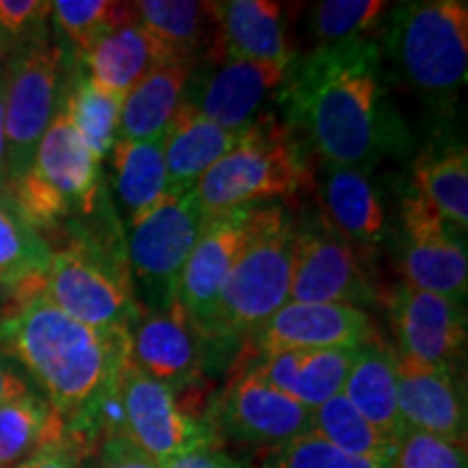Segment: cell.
Returning <instances> with one entry per match:
<instances>
[{"label":"cell","mask_w":468,"mask_h":468,"mask_svg":"<svg viewBox=\"0 0 468 468\" xmlns=\"http://www.w3.org/2000/svg\"><path fill=\"white\" fill-rule=\"evenodd\" d=\"M52 250L35 228L0 202V291L14 292V300L44 289Z\"/></svg>","instance_id":"cell-30"},{"label":"cell","mask_w":468,"mask_h":468,"mask_svg":"<svg viewBox=\"0 0 468 468\" xmlns=\"http://www.w3.org/2000/svg\"><path fill=\"white\" fill-rule=\"evenodd\" d=\"M27 393H31V386H28L27 378L22 376L20 368L7 356L0 354V406Z\"/></svg>","instance_id":"cell-42"},{"label":"cell","mask_w":468,"mask_h":468,"mask_svg":"<svg viewBox=\"0 0 468 468\" xmlns=\"http://www.w3.org/2000/svg\"><path fill=\"white\" fill-rule=\"evenodd\" d=\"M313 410L269 386L259 373L245 368L234 376L208 412L215 436H228L259 452L276 449L310 431Z\"/></svg>","instance_id":"cell-13"},{"label":"cell","mask_w":468,"mask_h":468,"mask_svg":"<svg viewBox=\"0 0 468 468\" xmlns=\"http://www.w3.org/2000/svg\"><path fill=\"white\" fill-rule=\"evenodd\" d=\"M52 17L58 33L68 39L83 61L87 52L109 31L124 22L137 20L134 3H111V0H57L52 3Z\"/></svg>","instance_id":"cell-35"},{"label":"cell","mask_w":468,"mask_h":468,"mask_svg":"<svg viewBox=\"0 0 468 468\" xmlns=\"http://www.w3.org/2000/svg\"><path fill=\"white\" fill-rule=\"evenodd\" d=\"M42 291L68 317L101 330H131L142 314L126 251H111L90 234L76 232L52 251Z\"/></svg>","instance_id":"cell-7"},{"label":"cell","mask_w":468,"mask_h":468,"mask_svg":"<svg viewBox=\"0 0 468 468\" xmlns=\"http://www.w3.org/2000/svg\"><path fill=\"white\" fill-rule=\"evenodd\" d=\"M378 46L388 80H397L438 115H449L466 85L468 5L410 0L390 5Z\"/></svg>","instance_id":"cell-3"},{"label":"cell","mask_w":468,"mask_h":468,"mask_svg":"<svg viewBox=\"0 0 468 468\" xmlns=\"http://www.w3.org/2000/svg\"><path fill=\"white\" fill-rule=\"evenodd\" d=\"M163 468H245L241 462L232 460L230 455L218 447L197 449V452L180 455Z\"/></svg>","instance_id":"cell-41"},{"label":"cell","mask_w":468,"mask_h":468,"mask_svg":"<svg viewBox=\"0 0 468 468\" xmlns=\"http://www.w3.org/2000/svg\"><path fill=\"white\" fill-rule=\"evenodd\" d=\"M254 468H393V464L347 455L335 444L308 431L276 449L259 452Z\"/></svg>","instance_id":"cell-36"},{"label":"cell","mask_w":468,"mask_h":468,"mask_svg":"<svg viewBox=\"0 0 468 468\" xmlns=\"http://www.w3.org/2000/svg\"><path fill=\"white\" fill-rule=\"evenodd\" d=\"M292 245L295 218L278 204H267L259 230L228 276L215 306L207 336L208 360L213 354H232L239 345L250 343L289 302Z\"/></svg>","instance_id":"cell-4"},{"label":"cell","mask_w":468,"mask_h":468,"mask_svg":"<svg viewBox=\"0 0 468 468\" xmlns=\"http://www.w3.org/2000/svg\"><path fill=\"white\" fill-rule=\"evenodd\" d=\"M83 458H87L83 447L63 431V436L44 444L31 460L17 468H79Z\"/></svg>","instance_id":"cell-40"},{"label":"cell","mask_w":468,"mask_h":468,"mask_svg":"<svg viewBox=\"0 0 468 468\" xmlns=\"http://www.w3.org/2000/svg\"><path fill=\"white\" fill-rule=\"evenodd\" d=\"M122 102L124 98L102 90L90 76L72 79L63 96L61 109L98 161L109 154L120 137Z\"/></svg>","instance_id":"cell-33"},{"label":"cell","mask_w":468,"mask_h":468,"mask_svg":"<svg viewBox=\"0 0 468 468\" xmlns=\"http://www.w3.org/2000/svg\"><path fill=\"white\" fill-rule=\"evenodd\" d=\"M5 191H7V189H5V186L0 185V202H3V200H7V193H5Z\"/></svg>","instance_id":"cell-44"},{"label":"cell","mask_w":468,"mask_h":468,"mask_svg":"<svg viewBox=\"0 0 468 468\" xmlns=\"http://www.w3.org/2000/svg\"><path fill=\"white\" fill-rule=\"evenodd\" d=\"M265 208L267 204H259L208 219L186 259L178 284V297L204 343L213 325L215 306L226 280L259 230Z\"/></svg>","instance_id":"cell-15"},{"label":"cell","mask_w":468,"mask_h":468,"mask_svg":"<svg viewBox=\"0 0 468 468\" xmlns=\"http://www.w3.org/2000/svg\"><path fill=\"white\" fill-rule=\"evenodd\" d=\"M310 161L297 134L273 113L256 120L243 139L193 186L207 219L289 197L308 185Z\"/></svg>","instance_id":"cell-5"},{"label":"cell","mask_w":468,"mask_h":468,"mask_svg":"<svg viewBox=\"0 0 468 468\" xmlns=\"http://www.w3.org/2000/svg\"><path fill=\"white\" fill-rule=\"evenodd\" d=\"M66 52L48 37L9 55L5 68V167L7 183L31 167L35 152L61 109Z\"/></svg>","instance_id":"cell-10"},{"label":"cell","mask_w":468,"mask_h":468,"mask_svg":"<svg viewBox=\"0 0 468 468\" xmlns=\"http://www.w3.org/2000/svg\"><path fill=\"white\" fill-rule=\"evenodd\" d=\"M341 393L386 438L401 442L408 434L397 401V354L379 336L356 347Z\"/></svg>","instance_id":"cell-23"},{"label":"cell","mask_w":468,"mask_h":468,"mask_svg":"<svg viewBox=\"0 0 468 468\" xmlns=\"http://www.w3.org/2000/svg\"><path fill=\"white\" fill-rule=\"evenodd\" d=\"M399 354L427 367H458L468 338L462 302L401 282L390 302Z\"/></svg>","instance_id":"cell-17"},{"label":"cell","mask_w":468,"mask_h":468,"mask_svg":"<svg viewBox=\"0 0 468 468\" xmlns=\"http://www.w3.org/2000/svg\"><path fill=\"white\" fill-rule=\"evenodd\" d=\"M308 189L327 226L354 250H371L386 234V210L371 172L310 161Z\"/></svg>","instance_id":"cell-18"},{"label":"cell","mask_w":468,"mask_h":468,"mask_svg":"<svg viewBox=\"0 0 468 468\" xmlns=\"http://www.w3.org/2000/svg\"><path fill=\"white\" fill-rule=\"evenodd\" d=\"M101 196V161L58 109L35 152L31 167L7 183L11 208L35 230H48L72 218L90 215Z\"/></svg>","instance_id":"cell-6"},{"label":"cell","mask_w":468,"mask_h":468,"mask_svg":"<svg viewBox=\"0 0 468 468\" xmlns=\"http://www.w3.org/2000/svg\"><path fill=\"white\" fill-rule=\"evenodd\" d=\"M243 134L245 131H228L183 104L163 134L169 193L191 191Z\"/></svg>","instance_id":"cell-24"},{"label":"cell","mask_w":468,"mask_h":468,"mask_svg":"<svg viewBox=\"0 0 468 468\" xmlns=\"http://www.w3.org/2000/svg\"><path fill=\"white\" fill-rule=\"evenodd\" d=\"M310 431L356 458L395 464L399 442L378 431L351 403L338 393L313 410Z\"/></svg>","instance_id":"cell-32"},{"label":"cell","mask_w":468,"mask_h":468,"mask_svg":"<svg viewBox=\"0 0 468 468\" xmlns=\"http://www.w3.org/2000/svg\"><path fill=\"white\" fill-rule=\"evenodd\" d=\"M0 185L7 189V167H5V74L0 69Z\"/></svg>","instance_id":"cell-43"},{"label":"cell","mask_w":468,"mask_h":468,"mask_svg":"<svg viewBox=\"0 0 468 468\" xmlns=\"http://www.w3.org/2000/svg\"><path fill=\"white\" fill-rule=\"evenodd\" d=\"M289 302L341 303L360 310L378 302L360 256L319 213L295 219Z\"/></svg>","instance_id":"cell-11"},{"label":"cell","mask_w":468,"mask_h":468,"mask_svg":"<svg viewBox=\"0 0 468 468\" xmlns=\"http://www.w3.org/2000/svg\"><path fill=\"white\" fill-rule=\"evenodd\" d=\"M48 0H0V55L48 37Z\"/></svg>","instance_id":"cell-37"},{"label":"cell","mask_w":468,"mask_h":468,"mask_svg":"<svg viewBox=\"0 0 468 468\" xmlns=\"http://www.w3.org/2000/svg\"><path fill=\"white\" fill-rule=\"evenodd\" d=\"M213 14L218 20L215 58L269 63L282 69H289L297 58L282 3L226 0L213 3Z\"/></svg>","instance_id":"cell-21"},{"label":"cell","mask_w":468,"mask_h":468,"mask_svg":"<svg viewBox=\"0 0 468 468\" xmlns=\"http://www.w3.org/2000/svg\"><path fill=\"white\" fill-rule=\"evenodd\" d=\"M113 191L126 226L144 218L169 193L163 137L148 142L117 139L111 148Z\"/></svg>","instance_id":"cell-29"},{"label":"cell","mask_w":468,"mask_h":468,"mask_svg":"<svg viewBox=\"0 0 468 468\" xmlns=\"http://www.w3.org/2000/svg\"><path fill=\"white\" fill-rule=\"evenodd\" d=\"M137 20L174 58L200 63L218 52V20L213 3L197 0H142Z\"/></svg>","instance_id":"cell-28"},{"label":"cell","mask_w":468,"mask_h":468,"mask_svg":"<svg viewBox=\"0 0 468 468\" xmlns=\"http://www.w3.org/2000/svg\"><path fill=\"white\" fill-rule=\"evenodd\" d=\"M388 83L378 39L313 48L292 61L278 91L284 124L314 161L373 172L412 144Z\"/></svg>","instance_id":"cell-1"},{"label":"cell","mask_w":468,"mask_h":468,"mask_svg":"<svg viewBox=\"0 0 468 468\" xmlns=\"http://www.w3.org/2000/svg\"><path fill=\"white\" fill-rule=\"evenodd\" d=\"M390 5L382 0H324L310 9L314 48L378 39Z\"/></svg>","instance_id":"cell-34"},{"label":"cell","mask_w":468,"mask_h":468,"mask_svg":"<svg viewBox=\"0 0 468 468\" xmlns=\"http://www.w3.org/2000/svg\"><path fill=\"white\" fill-rule=\"evenodd\" d=\"M447 226L468 228V150L458 139H436L412 161V183Z\"/></svg>","instance_id":"cell-27"},{"label":"cell","mask_w":468,"mask_h":468,"mask_svg":"<svg viewBox=\"0 0 468 468\" xmlns=\"http://www.w3.org/2000/svg\"><path fill=\"white\" fill-rule=\"evenodd\" d=\"M172 55L159 39H154L139 20L124 22L109 31L87 52L83 63L90 79L102 90L124 98L139 80L145 79L161 63L172 61Z\"/></svg>","instance_id":"cell-25"},{"label":"cell","mask_w":468,"mask_h":468,"mask_svg":"<svg viewBox=\"0 0 468 468\" xmlns=\"http://www.w3.org/2000/svg\"><path fill=\"white\" fill-rule=\"evenodd\" d=\"M91 468H161L124 434H109L98 444Z\"/></svg>","instance_id":"cell-39"},{"label":"cell","mask_w":468,"mask_h":468,"mask_svg":"<svg viewBox=\"0 0 468 468\" xmlns=\"http://www.w3.org/2000/svg\"><path fill=\"white\" fill-rule=\"evenodd\" d=\"M63 431V419L33 390L5 403L0 406V468L25 464Z\"/></svg>","instance_id":"cell-31"},{"label":"cell","mask_w":468,"mask_h":468,"mask_svg":"<svg viewBox=\"0 0 468 468\" xmlns=\"http://www.w3.org/2000/svg\"><path fill=\"white\" fill-rule=\"evenodd\" d=\"M399 221L403 282L464 303L468 291L466 245L453 237V228L444 224L412 185L401 193Z\"/></svg>","instance_id":"cell-14"},{"label":"cell","mask_w":468,"mask_h":468,"mask_svg":"<svg viewBox=\"0 0 468 468\" xmlns=\"http://www.w3.org/2000/svg\"><path fill=\"white\" fill-rule=\"evenodd\" d=\"M196 66L197 63L186 58H172L139 80L122 102L117 139L148 142L163 137L178 109L183 107L186 80Z\"/></svg>","instance_id":"cell-26"},{"label":"cell","mask_w":468,"mask_h":468,"mask_svg":"<svg viewBox=\"0 0 468 468\" xmlns=\"http://www.w3.org/2000/svg\"><path fill=\"white\" fill-rule=\"evenodd\" d=\"M354 358L356 347L286 349L261 356L250 368L292 401L314 410L341 393Z\"/></svg>","instance_id":"cell-22"},{"label":"cell","mask_w":468,"mask_h":468,"mask_svg":"<svg viewBox=\"0 0 468 468\" xmlns=\"http://www.w3.org/2000/svg\"><path fill=\"white\" fill-rule=\"evenodd\" d=\"M286 69L269 63L239 58H207L186 80L183 104L228 131H248L269 113L271 98H278Z\"/></svg>","instance_id":"cell-12"},{"label":"cell","mask_w":468,"mask_h":468,"mask_svg":"<svg viewBox=\"0 0 468 468\" xmlns=\"http://www.w3.org/2000/svg\"><path fill=\"white\" fill-rule=\"evenodd\" d=\"M109 434H124L161 468L180 455L218 447L207 417H197L165 384L156 382L131 360L117 373L104 401Z\"/></svg>","instance_id":"cell-8"},{"label":"cell","mask_w":468,"mask_h":468,"mask_svg":"<svg viewBox=\"0 0 468 468\" xmlns=\"http://www.w3.org/2000/svg\"><path fill=\"white\" fill-rule=\"evenodd\" d=\"M128 330H101L58 310L44 291L0 314V354L20 362L72 438H83L128 360Z\"/></svg>","instance_id":"cell-2"},{"label":"cell","mask_w":468,"mask_h":468,"mask_svg":"<svg viewBox=\"0 0 468 468\" xmlns=\"http://www.w3.org/2000/svg\"><path fill=\"white\" fill-rule=\"evenodd\" d=\"M376 336V324L367 310L341 303L286 302L251 341L261 356H269L286 349H351Z\"/></svg>","instance_id":"cell-19"},{"label":"cell","mask_w":468,"mask_h":468,"mask_svg":"<svg viewBox=\"0 0 468 468\" xmlns=\"http://www.w3.org/2000/svg\"><path fill=\"white\" fill-rule=\"evenodd\" d=\"M397 401L408 431L466 441V397L458 367H427L397 356Z\"/></svg>","instance_id":"cell-20"},{"label":"cell","mask_w":468,"mask_h":468,"mask_svg":"<svg viewBox=\"0 0 468 468\" xmlns=\"http://www.w3.org/2000/svg\"><path fill=\"white\" fill-rule=\"evenodd\" d=\"M393 468H468L466 447L423 431H408Z\"/></svg>","instance_id":"cell-38"},{"label":"cell","mask_w":468,"mask_h":468,"mask_svg":"<svg viewBox=\"0 0 468 468\" xmlns=\"http://www.w3.org/2000/svg\"><path fill=\"white\" fill-rule=\"evenodd\" d=\"M128 360L176 395L200 384L208 365L207 343L176 297L167 306L142 310L128 330Z\"/></svg>","instance_id":"cell-16"},{"label":"cell","mask_w":468,"mask_h":468,"mask_svg":"<svg viewBox=\"0 0 468 468\" xmlns=\"http://www.w3.org/2000/svg\"><path fill=\"white\" fill-rule=\"evenodd\" d=\"M207 221L191 189L167 193L154 208L128 226L126 259L139 308L156 310L178 297L186 259Z\"/></svg>","instance_id":"cell-9"}]
</instances>
